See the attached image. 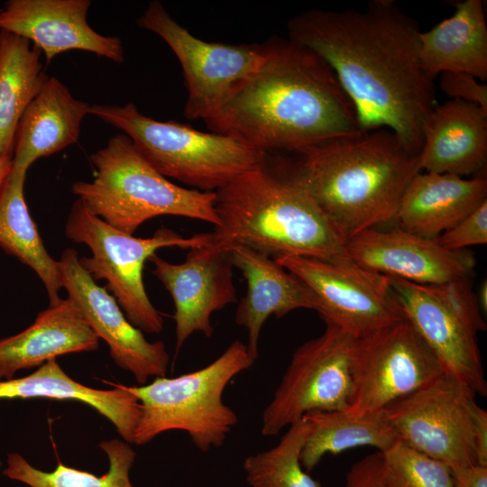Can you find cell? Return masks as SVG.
<instances>
[{
	"instance_id": "cell-7",
	"label": "cell",
	"mask_w": 487,
	"mask_h": 487,
	"mask_svg": "<svg viewBox=\"0 0 487 487\" xmlns=\"http://www.w3.org/2000/svg\"><path fill=\"white\" fill-rule=\"evenodd\" d=\"M89 114L121 130L161 175L201 191H216L267 155L229 135L146 116L133 103L96 104Z\"/></svg>"
},
{
	"instance_id": "cell-31",
	"label": "cell",
	"mask_w": 487,
	"mask_h": 487,
	"mask_svg": "<svg viewBox=\"0 0 487 487\" xmlns=\"http://www.w3.org/2000/svg\"><path fill=\"white\" fill-rule=\"evenodd\" d=\"M382 454L384 487H454L452 471L399 441Z\"/></svg>"
},
{
	"instance_id": "cell-14",
	"label": "cell",
	"mask_w": 487,
	"mask_h": 487,
	"mask_svg": "<svg viewBox=\"0 0 487 487\" xmlns=\"http://www.w3.org/2000/svg\"><path fill=\"white\" fill-rule=\"evenodd\" d=\"M63 289L96 335L104 340L115 364L140 384L164 377L170 357L162 341L149 342L126 317L115 298L99 286L79 263L78 252L66 249L59 260Z\"/></svg>"
},
{
	"instance_id": "cell-36",
	"label": "cell",
	"mask_w": 487,
	"mask_h": 487,
	"mask_svg": "<svg viewBox=\"0 0 487 487\" xmlns=\"http://www.w3.org/2000/svg\"><path fill=\"white\" fill-rule=\"evenodd\" d=\"M452 473L454 487H487V466L475 464Z\"/></svg>"
},
{
	"instance_id": "cell-29",
	"label": "cell",
	"mask_w": 487,
	"mask_h": 487,
	"mask_svg": "<svg viewBox=\"0 0 487 487\" xmlns=\"http://www.w3.org/2000/svg\"><path fill=\"white\" fill-rule=\"evenodd\" d=\"M99 447L109 460L108 471L101 476L67 466L60 461L54 471L44 472L17 453L8 454L3 473L30 487H133L129 477L136 457L133 449L119 439L102 441Z\"/></svg>"
},
{
	"instance_id": "cell-8",
	"label": "cell",
	"mask_w": 487,
	"mask_h": 487,
	"mask_svg": "<svg viewBox=\"0 0 487 487\" xmlns=\"http://www.w3.org/2000/svg\"><path fill=\"white\" fill-rule=\"evenodd\" d=\"M66 236L86 244L91 256L79 257V263L96 281L105 280L127 319L142 332L160 333L163 318L152 304L143 283V266L156 251L164 247L191 249L208 243L207 233L183 237L161 227L148 238L134 237L92 214L77 199L65 225Z\"/></svg>"
},
{
	"instance_id": "cell-18",
	"label": "cell",
	"mask_w": 487,
	"mask_h": 487,
	"mask_svg": "<svg viewBox=\"0 0 487 487\" xmlns=\"http://www.w3.org/2000/svg\"><path fill=\"white\" fill-rule=\"evenodd\" d=\"M389 278L406 319L434 354L444 373L474 394L486 396L476 333L449 311L428 286Z\"/></svg>"
},
{
	"instance_id": "cell-34",
	"label": "cell",
	"mask_w": 487,
	"mask_h": 487,
	"mask_svg": "<svg viewBox=\"0 0 487 487\" xmlns=\"http://www.w3.org/2000/svg\"><path fill=\"white\" fill-rule=\"evenodd\" d=\"M439 76L440 88L446 96L487 111V85L484 82L464 72H444Z\"/></svg>"
},
{
	"instance_id": "cell-11",
	"label": "cell",
	"mask_w": 487,
	"mask_h": 487,
	"mask_svg": "<svg viewBox=\"0 0 487 487\" xmlns=\"http://www.w3.org/2000/svg\"><path fill=\"white\" fill-rule=\"evenodd\" d=\"M444 374L441 364L405 318L355 338L347 411L380 412Z\"/></svg>"
},
{
	"instance_id": "cell-27",
	"label": "cell",
	"mask_w": 487,
	"mask_h": 487,
	"mask_svg": "<svg viewBox=\"0 0 487 487\" xmlns=\"http://www.w3.org/2000/svg\"><path fill=\"white\" fill-rule=\"evenodd\" d=\"M41 53L28 40L0 30V156H13L21 117L49 78Z\"/></svg>"
},
{
	"instance_id": "cell-12",
	"label": "cell",
	"mask_w": 487,
	"mask_h": 487,
	"mask_svg": "<svg viewBox=\"0 0 487 487\" xmlns=\"http://www.w3.org/2000/svg\"><path fill=\"white\" fill-rule=\"evenodd\" d=\"M355 338L326 325L322 335L299 346L262 412L261 432L278 435L311 411L347 410Z\"/></svg>"
},
{
	"instance_id": "cell-38",
	"label": "cell",
	"mask_w": 487,
	"mask_h": 487,
	"mask_svg": "<svg viewBox=\"0 0 487 487\" xmlns=\"http://www.w3.org/2000/svg\"><path fill=\"white\" fill-rule=\"evenodd\" d=\"M477 300L479 303V306H481L482 309L486 311L487 308V286L486 282L482 283L481 286V289L479 290V295L477 297Z\"/></svg>"
},
{
	"instance_id": "cell-6",
	"label": "cell",
	"mask_w": 487,
	"mask_h": 487,
	"mask_svg": "<svg viewBox=\"0 0 487 487\" xmlns=\"http://www.w3.org/2000/svg\"><path fill=\"white\" fill-rule=\"evenodd\" d=\"M254 360L247 345L234 341L216 360L177 377H156L138 386H121L141 404V417L133 443L142 446L161 433L187 432L202 452L224 445L238 422L236 413L223 401L228 383L251 368Z\"/></svg>"
},
{
	"instance_id": "cell-21",
	"label": "cell",
	"mask_w": 487,
	"mask_h": 487,
	"mask_svg": "<svg viewBox=\"0 0 487 487\" xmlns=\"http://www.w3.org/2000/svg\"><path fill=\"white\" fill-rule=\"evenodd\" d=\"M486 197L483 174L465 178L419 171L407 186L394 221L403 230L436 239L487 200Z\"/></svg>"
},
{
	"instance_id": "cell-5",
	"label": "cell",
	"mask_w": 487,
	"mask_h": 487,
	"mask_svg": "<svg viewBox=\"0 0 487 487\" xmlns=\"http://www.w3.org/2000/svg\"><path fill=\"white\" fill-rule=\"evenodd\" d=\"M92 181H77L72 192L85 207L112 226L130 234L149 219L178 216L219 225L216 192L178 186L158 172L124 133L94 152Z\"/></svg>"
},
{
	"instance_id": "cell-9",
	"label": "cell",
	"mask_w": 487,
	"mask_h": 487,
	"mask_svg": "<svg viewBox=\"0 0 487 487\" xmlns=\"http://www.w3.org/2000/svg\"><path fill=\"white\" fill-rule=\"evenodd\" d=\"M474 395L444 373L382 413L401 442L455 472L478 464Z\"/></svg>"
},
{
	"instance_id": "cell-32",
	"label": "cell",
	"mask_w": 487,
	"mask_h": 487,
	"mask_svg": "<svg viewBox=\"0 0 487 487\" xmlns=\"http://www.w3.org/2000/svg\"><path fill=\"white\" fill-rule=\"evenodd\" d=\"M470 280L465 279L427 286L449 311L477 334L485 330L486 325Z\"/></svg>"
},
{
	"instance_id": "cell-28",
	"label": "cell",
	"mask_w": 487,
	"mask_h": 487,
	"mask_svg": "<svg viewBox=\"0 0 487 487\" xmlns=\"http://www.w3.org/2000/svg\"><path fill=\"white\" fill-rule=\"evenodd\" d=\"M303 417L311 423L300 453L301 464L308 473L327 454L365 446L384 452L400 441L382 410L362 415L347 410L311 411Z\"/></svg>"
},
{
	"instance_id": "cell-37",
	"label": "cell",
	"mask_w": 487,
	"mask_h": 487,
	"mask_svg": "<svg viewBox=\"0 0 487 487\" xmlns=\"http://www.w3.org/2000/svg\"><path fill=\"white\" fill-rule=\"evenodd\" d=\"M13 170V156H0V190Z\"/></svg>"
},
{
	"instance_id": "cell-1",
	"label": "cell",
	"mask_w": 487,
	"mask_h": 487,
	"mask_svg": "<svg viewBox=\"0 0 487 487\" xmlns=\"http://www.w3.org/2000/svg\"><path fill=\"white\" fill-rule=\"evenodd\" d=\"M287 27L288 38L332 68L361 131L389 129L418 155L422 125L436 101L420 61L416 20L391 0H372L363 10H308Z\"/></svg>"
},
{
	"instance_id": "cell-16",
	"label": "cell",
	"mask_w": 487,
	"mask_h": 487,
	"mask_svg": "<svg viewBox=\"0 0 487 487\" xmlns=\"http://www.w3.org/2000/svg\"><path fill=\"white\" fill-rule=\"evenodd\" d=\"M358 266L418 285H439L471 279L476 261L466 250L451 251L435 239L400 227L364 230L345 244Z\"/></svg>"
},
{
	"instance_id": "cell-3",
	"label": "cell",
	"mask_w": 487,
	"mask_h": 487,
	"mask_svg": "<svg viewBox=\"0 0 487 487\" xmlns=\"http://www.w3.org/2000/svg\"><path fill=\"white\" fill-rule=\"evenodd\" d=\"M216 192L219 225L208 232L206 247L244 245L272 259L315 258L354 263L345 240L300 180L293 161L267 153L264 161Z\"/></svg>"
},
{
	"instance_id": "cell-26",
	"label": "cell",
	"mask_w": 487,
	"mask_h": 487,
	"mask_svg": "<svg viewBox=\"0 0 487 487\" xmlns=\"http://www.w3.org/2000/svg\"><path fill=\"white\" fill-rule=\"evenodd\" d=\"M26 173L13 168L0 190V247L38 275L53 305L61 299L60 265L47 252L30 215L24 198Z\"/></svg>"
},
{
	"instance_id": "cell-25",
	"label": "cell",
	"mask_w": 487,
	"mask_h": 487,
	"mask_svg": "<svg viewBox=\"0 0 487 487\" xmlns=\"http://www.w3.org/2000/svg\"><path fill=\"white\" fill-rule=\"evenodd\" d=\"M419 57L432 79L444 72H464L487 79V23L482 0L456 2L455 13L419 34Z\"/></svg>"
},
{
	"instance_id": "cell-10",
	"label": "cell",
	"mask_w": 487,
	"mask_h": 487,
	"mask_svg": "<svg viewBox=\"0 0 487 487\" xmlns=\"http://www.w3.org/2000/svg\"><path fill=\"white\" fill-rule=\"evenodd\" d=\"M137 23L159 35L178 58L188 89L183 114L189 120L212 118L265 56V43L225 44L195 37L157 0L148 5Z\"/></svg>"
},
{
	"instance_id": "cell-4",
	"label": "cell",
	"mask_w": 487,
	"mask_h": 487,
	"mask_svg": "<svg viewBox=\"0 0 487 487\" xmlns=\"http://www.w3.org/2000/svg\"><path fill=\"white\" fill-rule=\"evenodd\" d=\"M296 171L345 242L394 221L401 197L420 170L391 130L360 131L295 153Z\"/></svg>"
},
{
	"instance_id": "cell-33",
	"label": "cell",
	"mask_w": 487,
	"mask_h": 487,
	"mask_svg": "<svg viewBox=\"0 0 487 487\" xmlns=\"http://www.w3.org/2000/svg\"><path fill=\"white\" fill-rule=\"evenodd\" d=\"M451 251H463L469 246L487 243V200L435 239Z\"/></svg>"
},
{
	"instance_id": "cell-23",
	"label": "cell",
	"mask_w": 487,
	"mask_h": 487,
	"mask_svg": "<svg viewBox=\"0 0 487 487\" xmlns=\"http://www.w3.org/2000/svg\"><path fill=\"white\" fill-rule=\"evenodd\" d=\"M90 105L75 98L55 77L48 80L25 109L18 124L13 168L23 171L38 159L76 143Z\"/></svg>"
},
{
	"instance_id": "cell-19",
	"label": "cell",
	"mask_w": 487,
	"mask_h": 487,
	"mask_svg": "<svg viewBox=\"0 0 487 487\" xmlns=\"http://www.w3.org/2000/svg\"><path fill=\"white\" fill-rule=\"evenodd\" d=\"M421 171L461 177L483 174L487 161V111L457 99L436 105L422 125Z\"/></svg>"
},
{
	"instance_id": "cell-35",
	"label": "cell",
	"mask_w": 487,
	"mask_h": 487,
	"mask_svg": "<svg viewBox=\"0 0 487 487\" xmlns=\"http://www.w3.org/2000/svg\"><path fill=\"white\" fill-rule=\"evenodd\" d=\"M345 487H384L382 454H371L352 465L345 476Z\"/></svg>"
},
{
	"instance_id": "cell-15",
	"label": "cell",
	"mask_w": 487,
	"mask_h": 487,
	"mask_svg": "<svg viewBox=\"0 0 487 487\" xmlns=\"http://www.w3.org/2000/svg\"><path fill=\"white\" fill-rule=\"evenodd\" d=\"M185 262L171 263L156 253L149 261L153 275L170 292L175 306V354L194 333L211 337V316L237 301L234 265L225 250L189 249Z\"/></svg>"
},
{
	"instance_id": "cell-20",
	"label": "cell",
	"mask_w": 487,
	"mask_h": 487,
	"mask_svg": "<svg viewBox=\"0 0 487 487\" xmlns=\"http://www.w3.org/2000/svg\"><path fill=\"white\" fill-rule=\"evenodd\" d=\"M225 251L234 267L247 281L246 294L235 313V323L246 328L247 349L255 361L261 330L270 316L280 318L299 308L317 311V301L303 282L271 257L244 245H233Z\"/></svg>"
},
{
	"instance_id": "cell-17",
	"label": "cell",
	"mask_w": 487,
	"mask_h": 487,
	"mask_svg": "<svg viewBox=\"0 0 487 487\" xmlns=\"http://www.w3.org/2000/svg\"><path fill=\"white\" fill-rule=\"evenodd\" d=\"M90 5V0H9L0 9V30L28 40L48 63L72 50L122 63V41L100 34L88 24Z\"/></svg>"
},
{
	"instance_id": "cell-13",
	"label": "cell",
	"mask_w": 487,
	"mask_h": 487,
	"mask_svg": "<svg viewBox=\"0 0 487 487\" xmlns=\"http://www.w3.org/2000/svg\"><path fill=\"white\" fill-rule=\"evenodd\" d=\"M313 293L317 312L326 325L360 338L405 319L389 276L355 263L315 258L274 259Z\"/></svg>"
},
{
	"instance_id": "cell-30",
	"label": "cell",
	"mask_w": 487,
	"mask_h": 487,
	"mask_svg": "<svg viewBox=\"0 0 487 487\" xmlns=\"http://www.w3.org/2000/svg\"><path fill=\"white\" fill-rule=\"evenodd\" d=\"M305 418L289 426L279 443L265 451L248 455L243 464L251 487H321L303 468L300 453L310 433Z\"/></svg>"
},
{
	"instance_id": "cell-2",
	"label": "cell",
	"mask_w": 487,
	"mask_h": 487,
	"mask_svg": "<svg viewBox=\"0 0 487 487\" xmlns=\"http://www.w3.org/2000/svg\"><path fill=\"white\" fill-rule=\"evenodd\" d=\"M259 68L206 121L214 132L264 153H296L361 131L355 108L328 63L289 38L265 42Z\"/></svg>"
},
{
	"instance_id": "cell-24",
	"label": "cell",
	"mask_w": 487,
	"mask_h": 487,
	"mask_svg": "<svg viewBox=\"0 0 487 487\" xmlns=\"http://www.w3.org/2000/svg\"><path fill=\"white\" fill-rule=\"evenodd\" d=\"M111 390L94 389L72 379L56 359L39 366L32 373L0 381V400L45 398L82 402L106 418L127 443H133L141 417L138 399L121 384L105 381Z\"/></svg>"
},
{
	"instance_id": "cell-22",
	"label": "cell",
	"mask_w": 487,
	"mask_h": 487,
	"mask_svg": "<svg viewBox=\"0 0 487 487\" xmlns=\"http://www.w3.org/2000/svg\"><path fill=\"white\" fill-rule=\"evenodd\" d=\"M98 346L99 338L76 304L69 298L60 299L41 311L22 332L0 339V381L60 355L91 352Z\"/></svg>"
}]
</instances>
